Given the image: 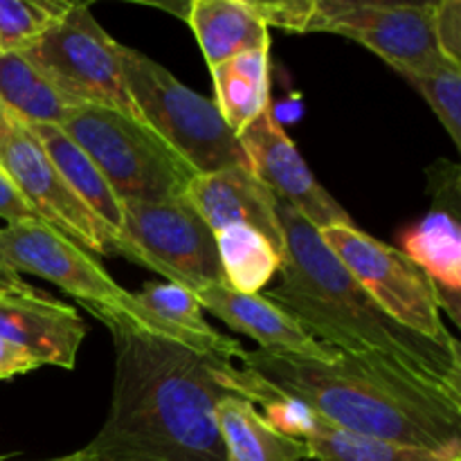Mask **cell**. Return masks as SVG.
Listing matches in <instances>:
<instances>
[{
    "label": "cell",
    "mask_w": 461,
    "mask_h": 461,
    "mask_svg": "<svg viewBox=\"0 0 461 461\" xmlns=\"http://www.w3.org/2000/svg\"><path fill=\"white\" fill-rule=\"evenodd\" d=\"M216 426L228 461L311 459L304 441L275 430L257 405L239 394H228L216 403Z\"/></svg>",
    "instance_id": "cell-19"
},
{
    "label": "cell",
    "mask_w": 461,
    "mask_h": 461,
    "mask_svg": "<svg viewBox=\"0 0 461 461\" xmlns=\"http://www.w3.org/2000/svg\"><path fill=\"white\" fill-rule=\"evenodd\" d=\"M432 32L437 50L448 61L461 66V3L459 0H439L432 9Z\"/></svg>",
    "instance_id": "cell-27"
},
{
    "label": "cell",
    "mask_w": 461,
    "mask_h": 461,
    "mask_svg": "<svg viewBox=\"0 0 461 461\" xmlns=\"http://www.w3.org/2000/svg\"><path fill=\"white\" fill-rule=\"evenodd\" d=\"M106 329L113 399L86 450L99 461H228L216 426V403L234 394L219 378L228 360L120 324Z\"/></svg>",
    "instance_id": "cell-1"
},
{
    "label": "cell",
    "mask_w": 461,
    "mask_h": 461,
    "mask_svg": "<svg viewBox=\"0 0 461 461\" xmlns=\"http://www.w3.org/2000/svg\"><path fill=\"white\" fill-rule=\"evenodd\" d=\"M239 142L246 151L252 174L277 201L291 205L315 230L322 232L338 225H354L349 212L311 174L309 165L270 108L239 135Z\"/></svg>",
    "instance_id": "cell-12"
},
{
    "label": "cell",
    "mask_w": 461,
    "mask_h": 461,
    "mask_svg": "<svg viewBox=\"0 0 461 461\" xmlns=\"http://www.w3.org/2000/svg\"><path fill=\"white\" fill-rule=\"evenodd\" d=\"M439 171L430 176L432 207L414 228L403 234L401 243L410 259L421 266L435 282L441 309L448 311L453 322L459 324L461 291V225H459V167L439 160L432 167Z\"/></svg>",
    "instance_id": "cell-13"
},
{
    "label": "cell",
    "mask_w": 461,
    "mask_h": 461,
    "mask_svg": "<svg viewBox=\"0 0 461 461\" xmlns=\"http://www.w3.org/2000/svg\"><path fill=\"white\" fill-rule=\"evenodd\" d=\"M0 264L18 275L30 273L54 284L81 302L106 327L120 324L219 358L207 342L162 322L133 293L122 288L93 255L43 221H23L0 228Z\"/></svg>",
    "instance_id": "cell-4"
},
{
    "label": "cell",
    "mask_w": 461,
    "mask_h": 461,
    "mask_svg": "<svg viewBox=\"0 0 461 461\" xmlns=\"http://www.w3.org/2000/svg\"><path fill=\"white\" fill-rule=\"evenodd\" d=\"M0 104L23 124L61 126L79 106L23 52L0 54Z\"/></svg>",
    "instance_id": "cell-21"
},
{
    "label": "cell",
    "mask_w": 461,
    "mask_h": 461,
    "mask_svg": "<svg viewBox=\"0 0 461 461\" xmlns=\"http://www.w3.org/2000/svg\"><path fill=\"white\" fill-rule=\"evenodd\" d=\"M0 219L7 221V225L23 223V221H41L34 210L23 201L18 189L14 187L3 169H0Z\"/></svg>",
    "instance_id": "cell-29"
},
{
    "label": "cell",
    "mask_w": 461,
    "mask_h": 461,
    "mask_svg": "<svg viewBox=\"0 0 461 461\" xmlns=\"http://www.w3.org/2000/svg\"><path fill=\"white\" fill-rule=\"evenodd\" d=\"M135 297H138V300L142 302V306H147L153 315H158L162 322L178 329V331L189 333V336L198 338V340L207 342V345L219 354V358L232 363L234 358L241 360V356L246 354L241 342L216 331V329L203 318L201 304H198L194 293H189L187 288L176 286V284L171 282H149L144 284L142 293H138Z\"/></svg>",
    "instance_id": "cell-24"
},
{
    "label": "cell",
    "mask_w": 461,
    "mask_h": 461,
    "mask_svg": "<svg viewBox=\"0 0 461 461\" xmlns=\"http://www.w3.org/2000/svg\"><path fill=\"white\" fill-rule=\"evenodd\" d=\"M203 311H210L214 318L228 324L266 351H284V354L309 356V358L329 360L338 349L322 345L311 333H306L286 311L259 295H248L230 288L228 284H212L194 291Z\"/></svg>",
    "instance_id": "cell-16"
},
{
    "label": "cell",
    "mask_w": 461,
    "mask_h": 461,
    "mask_svg": "<svg viewBox=\"0 0 461 461\" xmlns=\"http://www.w3.org/2000/svg\"><path fill=\"white\" fill-rule=\"evenodd\" d=\"M185 198L212 232L228 225H246L268 239L284 259L286 241L277 216V198L252 174L250 167H228L214 174L194 176Z\"/></svg>",
    "instance_id": "cell-15"
},
{
    "label": "cell",
    "mask_w": 461,
    "mask_h": 461,
    "mask_svg": "<svg viewBox=\"0 0 461 461\" xmlns=\"http://www.w3.org/2000/svg\"><path fill=\"white\" fill-rule=\"evenodd\" d=\"M0 169L43 223L75 241L88 255H115L111 230L68 187L32 131L14 115H9L0 131Z\"/></svg>",
    "instance_id": "cell-10"
},
{
    "label": "cell",
    "mask_w": 461,
    "mask_h": 461,
    "mask_svg": "<svg viewBox=\"0 0 461 461\" xmlns=\"http://www.w3.org/2000/svg\"><path fill=\"white\" fill-rule=\"evenodd\" d=\"M284 252L277 284L266 293L306 333L338 351H376L461 394V347L444 345L392 320L329 250L309 221L277 201Z\"/></svg>",
    "instance_id": "cell-3"
},
{
    "label": "cell",
    "mask_w": 461,
    "mask_h": 461,
    "mask_svg": "<svg viewBox=\"0 0 461 461\" xmlns=\"http://www.w3.org/2000/svg\"><path fill=\"white\" fill-rule=\"evenodd\" d=\"M241 363L333 426L461 459V394L387 356L336 351L318 360L246 349Z\"/></svg>",
    "instance_id": "cell-2"
},
{
    "label": "cell",
    "mask_w": 461,
    "mask_h": 461,
    "mask_svg": "<svg viewBox=\"0 0 461 461\" xmlns=\"http://www.w3.org/2000/svg\"><path fill=\"white\" fill-rule=\"evenodd\" d=\"M43 461H99L97 457H93V455L88 453V450H77V453L72 455H66V457H57V459H43Z\"/></svg>",
    "instance_id": "cell-32"
},
{
    "label": "cell",
    "mask_w": 461,
    "mask_h": 461,
    "mask_svg": "<svg viewBox=\"0 0 461 461\" xmlns=\"http://www.w3.org/2000/svg\"><path fill=\"white\" fill-rule=\"evenodd\" d=\"M214 104L234 135H241L257 117L270 108L268 50L239 54L210 68Z\"/></svg>",
    "instance_id": "cell-20"
},
{
    "label": "cell",
    "mask_w": 461,
    "mask_h": 461,
    "mask_svg": "<svg viewBox=\"0 0 461 461\" xmlns=\"http://www.w3.org/2000/svg\"><path fill=\"white\" fill-rule=\"evenodd\" d=\"M41 144L45 156L54 165V169L61 174L68 187L86 203L90 212L111 230L115 237V255L117 246L122 241V225H124V207L111 185L102 176V171L95 167V162L63 133L59 126L50 124H25Z\"/></svg>",
    "instance_id": "cell-18"
},
{
    "label": "cell",
    "mask_w": 461,
    "mask_h": 461,
    "mask_svg": "<svg viewBox=\"0 0 461 461\" xmlns=\"http://www.w3.org/2000/svg\"><path fill=\"white\" fill-rule=\"evenodd\" d=\"M320 237L392 320L430 340L444 345L459 342L441 318L435 282L405 252L378 241L356 225L322 230Z\"/></svg>",
    "instance_id": "cell-8"
},
{
    "label": "cell",
    "mask_w": 461,
    "mask_h": 461,
    "mask_svg": "<svg viewBox=\"0 0 461 461\" xmlns=\"http://www.w3.org/2000/svg\"><path fill=\"white\" fill-rule=\"evenodd\" d=\"M187 23L210 68L239 54L270 50L268 25L252 0H192Z\"/></svg>",
    "instance_id": "cell-17"
},
{
    "label": "cell",
    "mask_w": 461,
    "mask_h": 461,
    "mask_svg": "<svg viewBox=\"0 0 461 461\" xmlns=\"http://www.w3.org/2000/svg\"><path fill=\"white\" fill-rule=\"evenodd\" d=\"M59 129L95 162L120 201H169L196 174L135 117L79 104Z\"/></svg>",
    "instance_id": "cell-6"
},
{
    "label": "cell",
    "mask_w": 461,
    "mask_h": 461,
    "mask_svg": "<svg viewBox=\"0 0 461 461\" xmlns=\"http://www.w3.org/2000/svg\"><path fill=\"white\" fill-rule=\"evenodd\" d=\"M7 122H9V113L5 111L3 104H0V131L5 129V124H7Z\"/></svg>",
    "instance_id": "cell-33"
},
{
    "label": "cell",
    "mask_w": 461,
    "mask_h": 461,
    "mask_svg": "<svg viewBox=\"0 0 461 461\" xmlns=\"http://www.w3.org/2000/svg\"><path fill=\"white\" fill-rule=\"evenodd\" d=\"M302 441L309 448L311 459L318 461H461L432 453V450L358 435V432L333 426L331 421L315 412L311 419L309 432L302 437Z\"/></svg>",
    "instance_id": "cell-22"
},
{
    "label": "cell",
    "mask_w": 461,
    "mask_h": 461,
    "mask_svg": "<svg viewBox=\"0 0 461 461\" xmlns=\"http://www.w3.org/2000/svg\"><path fill=\"white\" fill-rule=\"evenodd\" d=\"M214 239L223 279L234 291L259 295L282 266L268 239L246 225H228L214 232Z\"/></svg>",
    "instance_id": "cell-23"
},
{
    "label": "cell",
    "mask_w": 461,
    "mask_h": 461,
    "mask_svg": "<svg viewBox=\"0 0 461 461\" xmlns=\"http://www.w3.org/2000/svg\"><path fill=\"white\" fill-rule=\"evenodd\" d=\"M86 333L88 329L72 306L32 286L0 291V338L25 349L41 365L75 367Z\"/></svg>",
    "instance_id": "cell-14"
},
{
    "label": "cell",
    "mask_w": 461,
    "mask_h": 461,
    "mask_svg": "<svg viewBox=\"0 0 461 461\" xmlns=\"http://www.w3.org/2000/svg\"><path fill=\"white\" fill-rule=\"evenodd\" d=\"M39 367L41 363L34 356H30L25 349L0 338V381H9V378L34 372Z\"/></svg>",
    "instance_id": "cell-30"
},
{
    "label": "cell",
    "mask_w": 461,
    "mask_h": 461,
    "mask_svg": "<svg viewBox=\"0 0 461 461\" xmlns=\"http://www.w3.org/2000/svg\"><path fill=\"white\" fill-rule=\"evenodd\" d=\"M122 207L124 225L117 255L189 293L225 284L214 232L187 198L122 201Z\"/></svg>",
    "instance_id": "cell-7"
},
{
    "label": "cell",
    "mask_w": 461,
    "mask_h": 461,
    "mask_svg": "<svg viewBox=\"0 0 461 461\" xmlns=\"http://www.w3.org/2000/svg\"><path fill=\"white\" fill-rule=\"evenodd\" d=\"M399 75L426 99L450 140L461 147V66L439 57L428 66L401 70Z\"/></svg>",
    "instance_id": "cell-25"
},
{
    "label": "cell",
    "mask_w": 461,
    "mask_h": 461,
    "mask_svg": "<svg viewBox=\"0 0 461 461\" xmlns=\"http://www.w3.org/2000/svg\"><path fill=\"white\" fill-rule=\"evenodd\" d=\"M126 90L147 124L196 176L228 167H250L237 135L228 129L214 99L180 84L165 66L140 50L122 45Z\"/></svg>",
    "instance_id": "cell-5"
},
{
    "label": "cell",
    "mask_w": 461,
    "mask_h": 461,
    "mask_svg": "<svg viewBox=\"0 0 461 461\" xmlns=\"http://www.w3.org/2000/svg\"><path fill=\"white\" fill-rule=\"evenodd\" d=\"M120 48L122 43L99 25L88 5L72 3L23 54L75 102L115 108L140 120L122 75Z\"/></svg>",
    "instance_id": "cell-9"
},
{
    "label": "cell",
    "mask_w": 461,
    "mask_h": 461,
    "mask_svg": "<svg viewBox=\"0 0 461 461\" xmlns=\"http://www.w3.org/2000/svg\"><path fill=\"white\" fill-rule=\"evenodd\" d=\"M70 7L66 0H0V54L25 52Z\"/></svg>",
    "instance_id": "cell-26"
},
{
    "label": "cell",
    "mask_w": 461,
    "mask_h": 461,
    "mask_svg": "<svg viewBox=\"0 0 461 461\" xmlns=\"http://www.w3.org/2000/svg\"><path fill=\"white\" fill-rule=\"evenodd\" d=\"M261 21L270 27H282L288 32H306L313 0H282V3H261L252 0Z\"/></svg>",
    "instance_id": "cell-28"
},
{
    "label": "cell",
    "mask_w": 461,
    "mask_h": 461,
    "mask_svg": "<svg viewBox=\"0 0 461 461\" xmlns=\"http://www.w3.org/2000/svg\"><path fill=\"white\" fill-rule=\"evenodd\" d=\"M30 284H25L21 279V275L14 273L12 268H7L5 264H0V291H7V288H25Z\"/></svg>",
    "instance_id": "cell-31"
},
{
    "label": "cell",
    "mask_w": 461,
    "mask_h": 461,
    "mask_svg": "<svg viewBox=\"0 0 461 461\" xmlns=\"http://www.w3.org/2000/svg\"><path fill=\"white\" fill-rule=\"evenodd\" d=\"M435 3L313 0L306 32H329L372 50L396 72L423 68L444 54L432 32Z\"/></svg>",
    "instance_id": "cell-11"
}]
</instances>
